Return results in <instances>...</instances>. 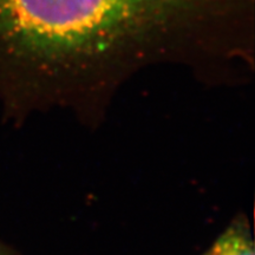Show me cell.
<instances>
[{
    "mask_svg": "<svg viewBox=\"0 0 255 255\" xmlns=\"http://www.w3.org/2000/svg\"><path fill=\"white\" fill-rule=\"evenodd\" d=\"M254 0H0V75L111 77L146 63L250 62Z\"/></svg>",
    "mask_w": 255,
    "mask_h": 255,
    "instance_id": "6da1fadb",
    "label": "cell"
},
{
    "mask_svg": "<svg viewBox=\"0 0 255 255\" xmlns=\"http://www.w3.org/2000/svg\"><path fill=\"white\" fill-rule=\"evenodd\" d=\"M212 255H254L253 241L242 225L229 227L209 251Z\"/></svg>",
    "mask_w": 255,
    "mask_h": 255,
    "instance_id": "7a4b0ae2",
    "label": "cell"
},
{
    "mask_svg": "<svg viewBox=\"0 0 255 255\" xmlns=\"http://www.w3.org/2000/svg\"><path fill=\"white\" fill-rule=\"evenodd\" d=\"M206 255H212V254H210V252H208V253H207Z\"/></svg>",
    "mask_w": 255,
    "mask_h": 255,
    "instance_id": "3957f363",
    "label": "cell"
}]
</instances>
